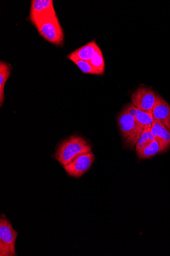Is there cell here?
Listing matches in <instances>:
<instances>
[{"instance_id": "3957f363", "label": "cell", "mask_w": 170, "mask_h": 256, "mask_svg": "<svg viewBox=\"0 0 170 256\" xmlns=\"http://www.w3.org/2000/svg\"><path fill=\"white\" fill-rule=\"evenodd\" d=\"M45 40L57 46L64 42V33L57 16L46 19L35 26Z\"/></svg>"}, {"instance_id": "2e32d148", "label": "cell", "mask_w": 170, "mask_h": 256, "mask_svg": "<svg viewBox=\"0 0 170 256\" xmlns=\"http://www.w3.org/2000/svg\"><path fill=\"white\" fill-rule=\"evenodd\" d=\"M72 62H74L79 67L83 74L93 75H102V74L92 66L89 62L79 60H73Z\"/></svg>"}, {"instance_id": "30bf717a", "label": "cell", "mask_w": 170, "mask_h": 256, "mask_svg": "<svg viewBox=\"0 0 170 256\" xmlns=\"http://www.w3.org/2000/svg\"><path fill=\"white\" fill-rule=\"evenodd\" d=\"M154 126L157 134V142L160 146V153L166 150L170 146V132L160 122L154 121Z\"/></svg>"}, {"instance_id": "7c38bea8", "label": "cell", "mask_w": 170, "mask_h": 256, "mask_svg": "<svg viewBox=\"0 0 170 256\" xmlns=\"http://www.w3.org/2000/svg\"><path fill=\"white\" fill-rule=\"evenodd\" d=\"M135 118L138 124L139 134L140 137L144 130L152 128L154 121L153 115L152 113L145 112L138 110Z\"/></svg>"}, {"instance_id": "e0dca14e", "label": "cell", "mask_w": 170, "mask_h": 256, "mask_svg": "<svg viewBox=\"0 0 170 256\" xmlns=\"http://www.w3.org/2000/svg\"><path fill=\"white\" fill-rule=\"evenodd\" d=\"M127 112L134 118H136L137 114L138 108L132 104H129L125 108Z\"/></svg>"}, {"instance_id": "5b68a950", "label": "cell", "mask_w": 170, "mask_h": 256, "mask_svg": "<svg viewBox=\"0 0 170 256\" xmlns=\"http://www.w3.org/2000/svg\"><path fill=\"white\" fill-rule=\"evenodd\" d=\"M131 100L138 110L152 113L157 101V94L151 88L140 87L133 92Z\"/></svg>"}, {"instance_id": "9a60e30c", "label": "cell", "mask_w": 170, "mask_h": 256, "mask_svg": "<svg viewBox=\"0 0 170 256\" xmlns=\"http://www.w3.org/2000/svg\"><path fill=\"white\" fill-rule=\"evenodd\" d=\"M151 128H148L143 130L136 144V151L139 152L149 143L156 140L151 132Z\"/></svg>"}, {"instance_id": "5bb4252c", "label": "cell", "mask_w": 170, "mask_h": 256, "mask_svg": "<svg viewBox=\"0 0 170 256\" xmlns=\"http://www.w3.org/2000/svg\"><path fill=\"white\" fill-rule=\"evenodd\" d=\"M90 64L102 75L104 74L105 70V62L103 53L100 48L97 50L93 56L89 61Z\"/></svg>"}, {"instance_id": "9c48e42d", "label": "cell", "mask_w": 170, "mask_h": 256, "mask_svg": "<svg viewBox=\"0 0 170 256\" xmlns=\"http://www.w3.org/2000/svg\"><path fill=\"white\" fill-rule=\"evenodd\" d=\"M99 48V46L96 42L93 40L69 54L67 58L71 61L79 60L89 62Z\"/></svg>"}, {"instance_id": "277c9868", "label": "cell", "mask_w": 170, "mask_h": 256, "mask_svg": "<svg viewBox=\"0 0 170 256\" xmlns=\"http://www.w3.org/2000/svg\"><path fill=\"white\" fill-rule=\"evenodd\" d=\"M117 120L119 130L128 144L135 146L140 138L136 118L124 108L118 116Z\"/></svg>"}, {"instance_id": "ba28073f", "label": "cell", "mask_w": 170, "mask_h": 256, "mask_svg": "<svg viewBox=\"0 0 170 256\" xmlns=\"http://www.w3.org/2000/svg\"><path fill=\"white\" fill-rule=\"evenodd\" d=\"M152 114L154 120L161 123L170 132V106L158 94Z\"/></svg>"}, {"instance_id": "52a82bcc", "label": "cell", "mask_w": 170, "mask_h": 256, "mask_svg": "<svg viewBox=\"0 0 170 256\" xmlns=\"http://www.w3.org/2000/svg\"><path fill=\"white\" fill-rule=\"evenodd\" d=\"M94 160V155L91 151L78 156L64 168L69 176L79 178L90 169Z\"/></svg>"}, {"instance_id": "7a4b0ae2", "label": "cell", "mask_w": 170, "mask_h": 256, "mask_svg": "<svg viewBox=\"0 0 170 256\" xmlns=\"http://www.w3.org/2000/svg\"><path fill=\"white\" fill-rule=\"evenodd\" d=\"M18 234L10 222L3 216L0 219V256H15V242Z\"/></svg>"}, {"instance_id": "4fadbf2b", "label": "cell", "mask_w": 170, "mask_h": 256, "mask_svg": "<svg viewBox=\"0 0 170 256\" xmlns=\"http://www.w3.org/2000/svg\"><path fill=\"white\" fill-rule=\"evenodd\" d=\"M159 152V144L157 141L154 140L149 143L137 154L139 158L147 159L155 156Z\"/></svg>"}, {"instance_id": "8fae6325", "label": "cell", "mask_w": 170, "mask_h": 256, "mask_svg": "<svg viewBox=\"0 0 170 256\" xmlns=\"http://www.w3.org/2000/svg\"><path fill=\"white\" fill-rule=\"evenodd\" d=\"M11 76V66L4 62H0V106H2L4 100L5 85Z\"/></svg>"}, {"instance_id": "6da1fadb", "label": "cell", "mask_w": 170, "mask_h": 256, "mask_svg": "<svg viewBox=\"0 0 170 256\" xmlns=\"http://www.w3.org/2000/svg\"><path fill=\"white\" fill-rule=\"evenodd\" d=\"M91 151V146L84 138L79 136H72L61 144L55 157L64 167L78 156Z\"/></svg>"}, {"instance_id": "8992f818", "label": "cell", "mask_w": 170, "mask_h": 256, "mask_svg": "<svg viewBox=\"0 0 170 256\" xmlns=\"http://www.w3.org/2000/svg\"><path fill=\"white\" fill-rule=\"evenodd\" d=\"M56 16L52 0H33L31 2L30 18L34 26Z\"/></svg>"}]
</instances>
